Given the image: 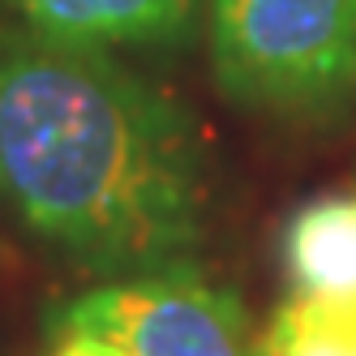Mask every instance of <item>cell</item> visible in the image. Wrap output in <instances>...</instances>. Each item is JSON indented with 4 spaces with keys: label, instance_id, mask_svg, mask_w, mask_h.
I'll use <instances>...</instances> for the list:
<instances>
[{
    "label": "cell",
    "instance_id": "6da1fadb",
    "mask_svg": "<svg viewBox=\"0 0 356 356\" xmlns=\"http://www.w3.org/2000/svg\"><path fill=\"white\" fill-rule=\"evenodd\" d=\"M0 211L108 284L189 266L207 232L202 138L116 52L5 26Z\"/></svg>",
    "mask_w": 356,
    "mask_h": 356
},
{
    "label": "cell",
    "instance_id": "7a4b0ae2",
    "mask_svg": "<svg viewBox=\"0 0 356 356\" xmlns=\"http://www.w3.org/2000/svg\"><path fill=\"white\" fill-rule=\"evenodd\" d=\"M211 56L232 104L335 112L356 95V0H211Z\"/></svg>",
    "mask_w": 356,
    "mask_h": 356
},
{
    "label": "cell",
    "instance_id": "3957f363",
    "mask_svg": "<svg viewBox=\"0 0 356 356\" xmlns=\"http://www.w3.org/2000/svg\"><path fill=\"white\" fill-rule=\"evenodd\" d=\"M56 326L108 335L129 356H258L245 305L193 266L104 284L65 305Z\"/></svg>",
    "mask_w": 356,
    "mask_h": 356
},
{
    "label": "cell",
    "instance_id": "277c9868",
    "mask_svg": "<svg viewBox=\"0 0 356 356\" xmlns=\"http://www.w3.org/2000/svg\"><path fill=\"white\" fill-rule=\"evenodd\" d=\"M13 26L35 35L124 52V47H176L197 26L202 0H0Z\"/></svg>",
    "mask_w": 356,
    "mask_h": 356
},
{
    "label": "cell",
    "instance_id": "5b68a950",
    "mask_svg": "<svg viewBox=\"0 0 356 356\" xmlns=\"http://www.w3.org/2000/svg\"><path fill=\"white\" fill-rule=\"evenodd\" d=\"M279 262L296 300L356 305V193H322L279 232Z\"/></svg>",
    "mask_w": 356,
    "mask_h": 356
},
{
    "label": "cell",
    "instance_id": "8992f818",
    "mask_svg": "<svg viewBox=\"0 0 356 356\" xmlns=\"http://www.w3.org/2000/svg\"><path fill=\"white\" fill-rule=\"evenodd\" d=\"M258 356H356V305L292 296L275 309Z\"/></svg>",
    "mask_w": 356,
    "mask_h": 356
},
{
    "label": "cell",
    "instance_id": "52a82bcc",
    "mask_svg": "<svg viewBox=\"0 0 356 356\" xmlns=\"http://www.w3.org/2000/svg\"><path fill=\"white\" fill-rule=\"evenodd\" d=\"M60 339L47 356H129L120 343H112L108 335H95V330H73V326H56Z\"/></svg>",
    "mask_w": 356,
    "mask_h": 356
}]
</instances>
